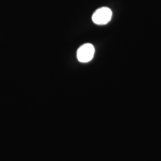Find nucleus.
<instances>
[{
  "label": "nucleus",
  "instance_id": "nucleus-1",
  "mask_svg": "<svg viewBox=\"0 0 161 161\" xmlns=\"http://www.w3.org/2000/svg\"><path fill=\"white\" fill-rule=\"evenodd\" d=\"M112 16V12L108 7H102L96 10L92 16V22L96 25H103L109 23Z\"/></svg>",
  "mask_w": 161,
  "mask_h": 161
},
{
  "label": "nucleus",
  "instance_id": "nucleus-2",
  "mask_svg": "<svg viewBox=\"0 0 161 161\" xmlns=\"http://www.w3.org/2000/svg\"><path fill=\"white\" fill-rule=\"evenodd\" d=\"M95 53L94 47L92 44L87 43L80 46L76 53L78 60L82 63H87L91 61Z\"/></svg>",
  "mask_w": 161,
  "mask_h": 161
}]
</instances>
